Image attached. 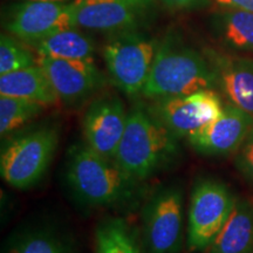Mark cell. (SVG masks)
Instances as JSON below:
<instances>
[{"instance_id":"obj_1","label":"cell","mask_w":253,"mask_h":253,"mask_svg":"<svg viewBox=\"0 0 253 253\" xmlns=\"http://www.w3.org/2000/svg\"><path fill=\"white\" fill-rule=\"evenodd\" d=\"M218 87L217 73L207 54L186 45L177 32L158 43L149 78L141 96L147 100L179 96Z\"/></svg>"},{"instance_id":"obj_2","label":"cell","mask_w":253,"mask_h":253,"mask_svg":"<svg viewBox=\"0 0 253 253\" xmlns=\"http://www.w3.org/2000/svg\"><path fill=\"white\" fill-rule=\"evenodd\" d=\"M179 156L178 138L157 121L144 104H134L128 112L115 163L135 181L143 182L169 169Z\"/></svg>"},{"instance_id":"obj_3","label":"cell","mask_w":253,"mask_h":253,"mask_svg":"<svg viewBox=\"0 0 253 253\" xmlns=\"http://www.w3.org/2000/svg\"><path fill=\"white\" fill-rule=\"evenodd\" d=\"M65 181L77 201L87 207H119L136 195L138 183L115 161L84 143L72 145L65 163Z\"/></svg>"},{"instance_id":"obj_4","label":"cell","mask_w":253,"mask_h":253,"mask_svg":"<svg viewBox=\"0 0 253 253\" xmlns=\"http://www.w3.org/2000/svg\"><path fill=\"white\" fill-rule=\"evenodd\" d=\"M60 132L54 126H40L8 141L0 154V176L14 189L37 185L54 158Z\"/></svg>"},{"instance_id":"obj_5","label":"cell","mask_w":253,"mask_h":253,"mask_svg":"<svg viewBox=\"0 0 253 253\" xmlns=\"http://www.w3.org/2000/svg\"><path fill=\"white\" fill-rule=\"evenodd\" d=\"M160 41L141 30L113 34L104 43L102 55L109 79L123 94H142Z\"/></svg>"},{"instance_id":"obj_6","label":"cell","mask_w":253,"mask_h":253,"mask_svg":"<svg viewBox=\"0 0 253 253\" xmlns=\"http://www.w3.org/2000/svg\"><path fill=\"white\" fill-rule=\"evenodd\" d=\"M184 240V189L178 183L155 190L141 212L145 253H179Z\"/></svg>"},{"instance_id":"obj_7","label":"cell","mask_w":253,"mask_h":253,"mask_svg":"<svg viewBox=\"0 0 253 253\" xmlns=\"http://www.w3.org/2000/svg\"><path fill=\"white\" fill-rule=\"evenodd\" d=\"M237 198L229 188L213 179H201L190 196L186 225V246L191 252L210 248L229 219Z\"/></svg>"},{"instance_id":"obj_8","label":"cell","mask_w":253,"mask_h":253,"mask_svg":"<svg viewBox=\"0 0 253 253\" xmlns=\"http://www.w3.org/2000/svg\"><path fill=\"white\" fill-rule=\"evenodd\" d=\"M144 106L178 140L216 121L224 109L220 96L214 89L151 100Z\"/></svg>"},{"instance_id":"obj_9","label":"cell","mask_w":253,"mask_h":253,"mask_svg":"<svg viewBox=\"0 0 253 253\" xmlns=\"http://www.w3.org/2000/svg\"><path fill=\"white\" fill-rule=\"evenodd\" d=\"M4 27L28 46L66 28L77 27L75 4L52 1H20L6 12Z\"/></svg>"},{"instance_id":"obj_10","label":"cell","mask_w":253,"mask_h":253,"mask_svg":"<svg viewBox=\"0 0 253 253\" xmlns=\"http://www.w3.org/2000/svg\"><path fill=\"white\" fill-rule=\"evenodd\" d=\"M77 27L104 33L141 30L155 17L156 0H74Z\"/></svg>"},{"instance_id":"obj_11","label":"cell","mask_w":253,"mask_h":253,"mask_svg":"<svg viewBox=\"0 0 253 253\" xmlns=\"http://www.w3.org/2000/svg\"><path fill=\"white\" fill-rule=\"evenodd\" d=\"M37 63L45 71L59 100L71 108L87 102L107 82L94 60L38 56Z\"/></svg>"},{"instance_id":"obj_12","label":"cell","mask_w":253,"mask_h":253,"mask_svg":"<svg viewBox=\"0 0 253 253\" xmlns=\"http://www.w3.org/2000/svg\"><path fill=\"white\" fill-rule=\"evenodd\" d=\"M126 120L125 103L116 95H102L91 100L81 122L84 142L95 153L114 161Z\"/></svg>"},{"instance_id":"obj_13","label":"cell","mask_w":253,"mask_h":253,"mask_svg":"<svg viewBox=\"0 0 253 253\" xmlns=\"http://www.w3.org/2000/svg\"><path fill=\"white\" fill-rule=\"evenodd\" d=\"M253 126V118L232 104L224 106L216 121L191 132L186 141L192 149L207 156H227L237 153Z\"/></svg>"},{"instance_id":"obj_14","label":"cell","mask_w":253,"mask_h":253,"mask_svg":"<svg viewBox=\"0 0 253 253\" xmlns=\"http://www.w3.org/2000/svg\"><path fill=\"white\" fill-rule=\"evenodd\" d=\"M208 59L217 73L218 87L230 104L253 118V59L223 55L208 50Z\"/></svg>"},{"instance_id":"obj_15","label":"cell","mask_w":253,"mask_h":253,"mask_svg":"<svg viewBox=\"0 0 253 253\" xmlns=\"http://www.w3.org/2000/svg\"><path fill=\"white\" fill-rule=\"evenodd\" d=\"M1 253H78L74 237L48 224L21 227L7 237Z\"/></svg>"},{"instance_id":"obj_16","label":"cell","mask_w":253,"mask_h":253,"mask_svg":"<svg viewBox=\"0 0 253 253\" xmlns=\"http://www.w3.org/2000/svg\"><path fill=\"white\" fill-rule=\"evenodd\" d=\"M209 253H253V203L237 199L225 225L208 249Z\"/></svg>"},{"instance_id":"obj_17","label":"cell","mask_w":253,"mask_h":253,"mask_svg":"<svg viewBox=\"0 0 253 253\" xmlns=\"http://www.w3.org/2000/svg\"><path fill=\"white\" fill-rule=\"evenodd\" d=\"M0 95L36 101L45 107L53 106L60 101L45 71L38 63L32 67L0 75Z\"/></svg>"},{"instance_id":"obj_18","label":"cell","mask_w":253,"mask_h":253,"mask_svg":"<svg viewBox=\"0 0 253 253\" xmlns=\"http://www.w3.org/2000/svg\"><path fill=\"white\" fill-rule=\"evenodd\" d=\"M38 56L63 60H94L95 42L77 27L66 28L33 45Z\"/></svg>"},{"instance_id":"obj_19","label":"cell","mask_w":253,"mask_h":253,"mask_svg":"<svg viewBox=\"0 0 253 253\" xmlns=\"http://www.w3.org/2000/svg\"><path fill=\"white\" fill-rule=\"evenodd\" d=\"M214 33L229 48L253 53V12L225 8L212 18Z\"/></svg>"},{"instance_id":"obj_20","label":"cell","mask_w":253,"mask_h":253,"mask_svg":"<svg viewBox=\"0 0 253 253\" xmlns=\"http://www.w3.org/2000/svg\"><path fill=\"white\" fill-rule=\"evenodd\" d=\"M94 253H142V250L126 221L112 217L95 229Z\"/></svg>"},{"instance_id":"obj_21","label":"cell","mask_w":253,"mask_h":253,"mask_svg":"<svg viewBox=\"0 0 253 253\" xmlns=\"http://www.w3.org/2000/svg\"><path fill=\"white\" fill-rule=\"evenodd\" d=\"M42 104L27 99L0 95V134L1 137L26 125L43 110Z\"/></svg>"},{"instance_id":"obj_22","label":"cell","mask_w":253,"mask_h":253,"mask_svg":"<svg viewBox=\"0 0 253 253\" xmlns=\"http://www.w3.org/2000/svg\"><path fill=\"white\" fill-rule=\"evenodd\" d=\"M28 45L11 34L0 37V75L37 65V59Z\"/></svg>"},{"instance_id":"obj_23","label":"cell","mask_w":253,"mask_h":253,"mask_svg":"<svg viewBox=\"0 0 253 253\" xmlns=\"http://www.w3.org/2000/svg\"><path fill=\"white\" fill-rule=\"evenodd\" d=\"M236 166L239 172L253 184V126L237 151Z\"/></svg>"},{"instance_id":"obj_24","label":"cell","mask_w":253,"mask_h":253,"mask_svg":"<svg viewBox=\"0 0 253 253\" xmlns=\"http://www.w3.org/2000/svg\"><path fill=\"white\" fill-rule=\"evenodd\" d=\"M160 1H162L169 8L188 11V9L203 8L209 5L210 0H160Z\"/></svg>"},{"instance_id":"obj_25","label":"cell","mask_w":253,"mask_h":253,"mask_svg":"<svg viewBox=\"0 0 253 253\" xmlns=\"http://www.w3.org/2000/svg\"><path fill=\"white\" fill-rule=\"evenodd\" d=\"M213 1L225 8L246 9L253 12V0H213Z\"/></svg>"},{"instance_id":"obj_26","label":"cell","mask_w":253,"mask_h":253,"mask_svg":"<svg viewBox=\"0 0 253 253\" xmlns=\"http://www.w3.org/2000/svg\"><path fill=\"white\" fill-rule=\"evenodd\" d=\"M21 1H52V2H72L74 0H21Z\"/></svg>"}]
</instances>
